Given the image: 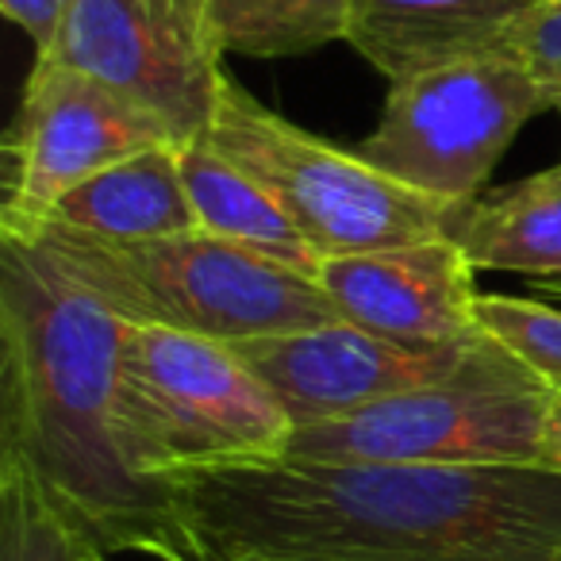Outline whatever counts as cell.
<instances>
[{"label":"cell","mask_w":561,"mask_h":561,"mask_svg":"<svg viewBox=\"0 0 561 561\" xmlns=\"http://www.w3.org/2000/svg\"><path fill=\"white\" fill-rule=\"evenodd\" d=\"M519 58L546 93L553 112H561V0H538L535 9L507 32L504 47Z\"/></svg>","instance_id":"obj_19"},{"label":"cell","mask_w":561,"mask_h":561,"mask_svg":"<svg viewBox=\"0 0 561 561\" xmlns=\"http://www.w3.org/2000/svg\"><path fill=\"white\" fill-rule=\"evenodd\" d=\"M354 0H208L224 55L297 58L346 39Z\"/></svg>","instance_id":"obj_16"},{"label":"cell","mask_w":561,"mask_h":561,"mask_svg":"<svg viewBox=\"0 0 561 561\" xmlns=\"http://www.w3.org/2000/svg\"><path fill=\"white\" fill-rule=\"evenodd\" d=\"M39 58L131 96L173 127L181 147L208 135L227 81L208 0H73Z\"/></svg>","instance_id":"obj_9"},{"label":"cell","mask_w":561,"mask_h":561,"mask_svg":"<svg viewBox=\"0 0 561 561\" xmlns=\"http://www.w3.org/2000/svg\"><path fill=\"white\" fill-rule=\"evenodd\" d=\"M124 328L32 239L0 234V454H16L104 553L188 561L165 484L116 431Z\"/></svg>","instance_id":"obj_2"},{"label":"cell","mask_w":561,"mask_h":561,"mask_svg":"<svg viewBox=\"0 0 561 561\" xmlns=\"http://www.w3.org/2000/svg\"><path fill=\"white\" fill-rule=\"evenodd\" d=\"M538 466L561 477V389L550 392L542 415V438H538Z\"/></svg>","instance_id":"obj_21"},{"label":"cell","mask_w":561,"mask_h":561,"mask_svg":"<svg viewBox=\"0 0 561 561\" xmlns=\"http://www.w3.org/2000/svg\"><path fill=\"white\" fill-rule=\"evenodd\" d=\"M542 112H550V101L527 66L492 50L397 81L381 124L354 154L415 193L469 204L515 135Z\"/></svg>","instance_id":"obj_7"},{"label":"cell","mask_w":561,"mask_h":561,"mask_svg":"<svg viewBox=\"0 0 561 561\" xmlns=\"http://www.w3.org/2000/svg\"><path fill=\"white\" fill-rule=\"evenodd\" d=\"M477 270L446 234L369 254L323 257L316 280L346 323L412 346L477 339Z\"/></svg>","instance_id":"obj_11"},{"label":"cell","mask_w":561,"mask_h":561,"mask_svg":"<svg viewBox=\"0 0 561 561\" xmlns=\"http://www.w3.org/2000/svg\"><path fill=\"white\" fill-rule=\"evenodd\" d=\"M89 561H112V553H104V550H96V553H93V558H89Z\"/></svg>","instance_id":"obj_23"},{"label":"cell","mask_w":561,"mask_h":561,"mask_svg":"<svg viewBox=\"0 0 561 561\" xmlns=\"http://www.w3.org/2000/svg\"><path fill=\"white\" fill-rule=\"evenodd\" d=\"M116 431L127 466L150 484L280 461L297 435L280 400L227 343L147 323L124 328Z\"/></svg>","instance_id":"obj_4"},{"label":"cell","mask_w":561,"mask_h":561,"mask_svg":"<svg viewBox=\"0 0 561 561\" xmlns=\"http://www.w3.org/2000/svg\"><path fill=\"white\" fill-rule=\"evenodd\" d=\"M43 227L116 247L201 231L181 173V147L147 150L89 178L85 185L66 193L35 231Z\"/></svg>","instance_id":"obj_13"},{"label":"cell","mask_w":561,"mask_h":561,"mask_svg":"<svg viewBox=\"0 0 561 561\" xmlns=\"http://www.w3.org/2000/svg\"><path fill=\"white\" fill-rule=\"evenodd\" d=\"M27 239L39 242L62 273L127 323L185 331L227 346L343 323V312L316 277L208 231L135 247L96 242L55 227H43Z\"/></svg>","instance_id":"obj_3"},{"label":"cell","mask_w":561,"mask_h":561,"mask_svg":"<svg viewBox=\"0 0 561 561\" xmlns=\"http://www.w3.org/2000/svg\"><path fill=\"white\" fill-rule=\"evenodd\" d=\"M188 561H561V477L262 461L165 481Z\"/></svg>","instance_id":"obj_1"},{"label":"cell","mask_w":561,"mask_h":561,"mask_svg":"<svg viewBox=\"0 0 561 561\" xmlns=\"http://www.w3.org/2000/svg\"><path fill=\"white\" fill-rule=\"evenodd\" d=\"M101 546L16 454H0V561H89Z\"/></svg>","instance_id":"obj_17"},{"label":"cell","mask_w":561,"mask_h":561,"mask_svg":"<svg viewBox=\"0 0 561 561\" xmlns=\"http://www.w3.org/2000/svg\"><path fill=\"white\" fill-rule=\"evenodd\" d=\"M538 0H354L346 43L389 85L492 55Z\"/></svg>","instance_id":"obj_12"},{"label":"cell","mask_w":561,"mask_h":561,"mask_svg":"<svg viewBox=\"0 0 561 561\" xmlns=\"http://www.w3.org/2000/svg\"><path fill=\"white\" fill-rule=\"evenodd\" d=\"M158 147H181L162 116L73 66L35 58L4 135L9 185L0 234L27 239L66 193Z\"/></svg>","instance_id":"obj_8"},{"label":"cell","mask_w":561,"mask_h":561,"mask_svg":"<svg viewBox=\"0 0 561 561\" xmlns=\"http://www.w3.org/2000/svg\"><path fill=\"white\" fill-rule=\"evenodd\" d=\"M530 289L538 293V300L561 308V277H530Z\"/></svg>","instance_id":"obj_22"},{"label":"cell","mask_w":561,"mask_h":561,"mask_svg":"<svg viewBox=\"0 0 561 561\" xmlns=\"http://www.w3.org/2000/svg\"><path fill=\"white\" fill-rule=\"evenodd\" d=\"M538 381L489 335L454 377L381 400L343 420L297 427L289 458L362 466H538L550 400Z\"/></svg>","instance_id":"obj_5"},{"label":"cell","mask_w":561,"mask_h":561,"mask_svg":"<svg viewBox=\"0 0 561 561\" xmlns=\"http://www.w3.org/2000/svg\"><path fill=\"white\" fill-rule=\"evenodd\" d=\"M477 339L450 346H412L343 320L289 335L247 339L231 351L280 400L293 427H312L446 381L466 366Z\"/></svg>","instance_id":"obj_10"},{"label":"cell","mask_w":561,"mask_h":561,"mask_svg":"<svg viewBox=\"0 0 561 561\" xmlns=\"http://www.w3.org/2000/svg\"><path fill=\"white\" fill-rule=\"evenodd\" d=\"M477 331L504 346L515 362L530 369L538 381L561 389V308L535 297L507 293H477L473 300Z\"/></svg>","instance_id":"obj_18"},{"label":"cell","mask_w":561,"mask_h":561,"mask_svg":"<svg viewBox=\"0 0 561 561\" xmlns=\"http://www.w3.org/2000/svg\"><path fill=\"white\" fill-rule=\"evenodd\" d=\"M208 139L289 211L320 257L438 239L458 208L400 185L354 150L308 135L231 78L219 89Z\"/></svg>","instance_id":"obj_6"},{"label":"cell","mask_w":561,"mask_h":561,"mask_svg":"<svg viewBox=\"0 0 561 561\" xmlns=\"http://www.w3.org/2000/svg\"><path fill=\"white\" fill-rule=\"evenodd\" d=\"M70 9H73V0H0V12L16 27H24L27 39L35 43V58L55 47Z\"/></svg>","instance_id":"obj_20"},{"label":"cell","mask_w":561,"mask_h":561,"mask_svg":"<svg viewBox=\"0 0 561 561\" xmlns=\"http://www.w3.org/2000/svg\"><path fill=\"white\" fill-rule=\"evenodd\" d=\"M446 239L473 270L561 277V165L458 204Z\"/></svg>","instance_id":"obj_14"},{"label":"cell","mask_w":561,"mask_h":561,"mask_svg":"<svg viewBox=\"0 0 561 561\" xmlns=\"http://www.w3.org/2000/svg\"><path fill=\"white\" fill-rule=\"evenodd\" d=\"M181 173H185V188L201 231L234 242V247H247L270 262L308 273V277L320 273L323 257L300 234L289 211L280 208L242 165H234L224 150H216L208 135L181 147Z\"/></svg>","instance_id":"obj_15"}]
</instances>
